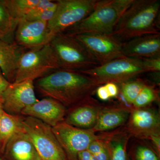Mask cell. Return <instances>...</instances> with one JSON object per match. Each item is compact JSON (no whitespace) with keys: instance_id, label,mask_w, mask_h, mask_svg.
Wrapping results in <instances>:
<instances>
[{"instance_id":"cell-27","label":"cell","mask_w":160,"mask_h":160,"mask_svg":"<svg viewBox=\"0 0 160 160\" xmlns=\"http://www.w3.org/2000/svg\"><path fill=\"white\" fill-rule=\"evenodd\" d=\"M104 138L93 141L87 148L96 160H110L109 149Z\"/></svg>"},{"instance_id":"cell-17","label":"cell","mask_w":160,"mask_h":160,"mask_svg":"<svg viewBox=\"0 0 160 160\" xmlns=\"http://www.w3.org/2000/svg\"><path fill=\"white\" fill-rule=\"evenodd\" d=\"M3 153L6 160H42L24 129L10 139Z\"/></svg>"},{"instance_id":"cell-5","label":"cell","mask_w":160,"mask_h":160,"mask_svg":"<svg viewBox=\"0 0 160 160\" xmlns=\"http://www.w3.org/2000/svg\"><path fill=\"white\" fill-rule=\"evenodd\" d=\"M60 69L49 43L39 49L26 51L20 58L14 83L34 81Z\"/></svg>"},{"instance_id":"cell-8","label":"cell","mask_w":160,"mask_h":160,"mask_svg":"<svg viewBox=\"0 0 160 160\" xmlns=\"http://www.w3.org/2000/svg\"><path fill=\"white\" fill-rule=\"evenodd\" d=\"M23 128L42 160H68L52 128L41 120L26 117Z\"/></svg>"},{"instance_id":"cell-9","label":"cell","mask_w":160,"mask_h":160,"mask_svg":"<svg viewBox=\"0 0 160 160\" xmlns=\"http://www.w3.org/2000/svg\"><path fill=\"white\" fill-rule=\"evenodd\" d=\"M52 128L68 160H78L80 152L86 150L93 141L104 137V134L99 135L92 129L77 128L64 121Z\"/></svg>"},{"instance_id":"cell-1","label":"cell","mask_w":160,"mask_h":160,"mask_svg":"<svg viewBox=\"0 0 160 160\" xmlns=\"http://www.w3.org/2000/svg\"><path fill=\"white\" fill-rule=\"evenodd\" d=\"M99 86L94 80L86 74L64 69L39 79L36 82L41 94L69 109L92 97Z\"/></svg>"},{"instance_id":"cell-25","label":"cell","mask_w":160,"mask_h":160,"mask_svg":"<svg viewBox=\"0 0 160 160\" xmlns=\"http://www.w3.org/2000/svg\"><path fill=\"white\" fill-rule=\"evenodd\" d=\"M146 84L147 83L144 80L135 78L119 84V91L125 101L132 105Z\"/></svg>"},{"instance_id":"cell-12","label":"cell","mask_w":160,"mask_h":160,"mask_svg":"<svg viewBox=\"0 0 160 160\" xmlns=\"http://www.w3.org/2000/svg\"><path fill=\"white\" fill-rule=\"evenodd\" d=\"M33 81L10 83L2 96L3 109L6 113L20 115L28 106L38 102Z\"/></svg>"},{"instance_id":"cell-6","label":"cell","mask_w":160,"mask_h":160,"mask_svg":"<svg viewBox=\"0 0 160 160\" xmlns=\"http://www.w3.org/2000/svg\"><path fill=\"white\" fill-rule=\"evenodd\" d=\"M79 72L92 78L100 86L108 82L119 85L147 72L142 59L123 56Z\"/></svg>"},{"instance_id":"cell-24","label":"cell","mask_w":160,"mask_h":160,"mask_svg":"<svg viewBox=\"0 0 160 160\" xmlns=\"http://www.w3.org/2000/svg\"><path fill=\"white\" fill-rule=\"evenodd\" d=\"M40 0H2L12 16L19 21L25 18Z\"/></svg>"},{"instance_id":"cell-15","label":"cell","mask_w":160,"mask_h":160,"mask_svg":"<svg viewBox=\"0 0 160 160\" xmlns=\"http://www.w3.org/2000/svg\"><path fill=\"white\" fill-rule=\"evenodd\" d=\"M66 112V108L61 103L46 97L27 107L22 114L35 118L53 127L64 121Z\"/></svg>"},{"instance_id":"cell-20","label":"cell","mask_w":160,"mask_h":160,"mask_svg":"<svg viewBox=\"0 0 160 160\" xmlns=\"http://www.w3.org/2000/svg\"><path fill=\"white\" fill-rule=\"evenodd\" d=\"M24 118L3 112L0 117V152L3 153L7 143L14 135L24 130Z\"/></svg>"},{"instance_id":"cell-23","label":"cell","mask_w":160,"mask_h":160,"mask_svg":"<svg viewBox=\"0 0 160 160\" xmlns=\"http://www.w3.org/2000/svg\"><path fill=\"white\" fill-rule=\"evenodd\" d=\"M57 6V1L40 0L37 5L24 19L28 21L48 22L53 16Z\"/></svg>"},{"instance_id":"cell-22","label":"cell","mask_w":160,"mask_h":160,"mask_svg":"<svg viewBox=\"0 0 160 160\" xmlns=\"http://www.w3.org/2000/svg\"><path fill=\"white\" fill-rule=\"evenodd\" d=\"M18 22L0 0V40L14 43L15 32Z\"/></svg>"},{"instance_id":"cell-28","label":"cell","mask_w":160,"mask_h":160,"mask_svg":"<svg viewBox=\"0 0 160 160\" xmlns=\"http://www.w3.org/2000/svg\"><path fill=\"white\" fill-rule=\"evenodd\" d=\"M134 160H160L153 148L146 144H138L135 147L133 152Z\"/></svg>"},{"instance_id":"cell-34","label":"cell","mask_w":160,"mask_h":160,"mask_svg":"<svg viewBox=\"0 0 160 160\" xmlns=\"http://www.w3.org/2000/svg\"><path fill=\"white\" fill-rule=\"evenodd\" d=\"M4 110L3 109V100L2 98H0V117L1 116Z\"/></svg>"},{"instance_id":"cell-21","label":"cell","mask_w":160,"mask_h":160,"mask_svg":"<svg viewBox=\"0 0 160 160\" xmlns=\"http://www.w3.org/2000/svg\"><path fill=\"white\" fill-rule=\"evenodd\" d=\"M130 135L124 129L105 134L109 153L110 160H128L127 146Z\"/></svg>"},{"instance_id":"cell-2","label":"cell","mask_w":160,"mask_h":160,"mask_svg":"<svg viewBox=\"0 0 160 160\" xmlns=\"http://www.w3.org/2000/svg\"><path fill=\"white\" fill-rule=\"evenodd\" d=\"M160 0H133L120 18L112 35L122 43L146 35L159 33Z\"/></svg>"},{"instance_id":"cell-18","label":"cell","mask_w":160,"mask_h":160,"mask_svg":"<svg viewBox=\"0 0 160 160\" xmlns=\"http://www.w3.org/2000/svg\"><path fill=\"white\" fill-rule=\"evenodd\" d=\"M132 109L123 105L103 106L97 122L92 129L96 133L115 129L127 122Z\"/></svg>"},{"instance_id":"cell-33","label":"cell","mask_w":160,"mask_h":160,"mask_svg":"<svg viewBox=\"0 0 160 160\" xmlns=\"http://www.w3.org/2000/svg\"><path fill=\"white\" fill-rule=\"evenodd\" d=\"M78 160H96L88 150H84L78 154Z\"/></svg>"},{"instance_id":"cell-16","label":"cell","mask_w":160,"mask_h":160,"mask_svg":"<svg viewBox=\"0 0 160 160\" xmlns=\"http://www.w3.org/2000/svg\"><path fill=\"white\" fill-rule=\"evenodd\" d=\"M124 56L143 59L160 57V33L146 35L122 43Z\"/></svg>"},{"instance_id":"cell-13","label":"cell","mask_w":160,"mask_h":160,"mask_svg":"<svg viewBox=\"0 0 160 160\" xmlns=\"http://www.w3.org/2000/svg\"><path fill=\"white\" fill-rule=\"evenodd\" d=\"M14 42L26 51L39 49L48 44L47 22L20 20L15 32Z\"/></svg>"},{"instance_id":"cell-11","label":"cell","mask_w":160,"mask_h":160,"mask_svg":"<svg viewBox=\"0 0 160 160\" xmlns=\"http://www.w3.org/2000/svg\"><path fill=\"white\" fill-rule=\"evenodd\" d=\"M125 129L130 137L140 139L149 140L152 137L160 136L159 113L147 107L133 108Z\"/></svg>"},{"instance_id":"cell-3","label":"cell","mask_w":160,"mask_h":160,"mask_svg":"<svg viewBox=\"0 0 160 160\" xmlns=\"http://www.w3.org/2000/svg\"><path fill=\"white\" fill-rule=\"evenodd\" d=\"M133 0H98L92 11L79 22L64 32L75 35L83 33L112 34Z\"/></svg>"},{"instance_id":"cell-32","label":"cell","mask_w":160,"mask_h":160,"mask_svg":"<svg viewBox=\"0 0 160 160\" xmlns=\"http://www.w3.org/2000/svg\"><path fill=\"white\" fill-rule=\"evenodd\" d=\"M10 82H9L2 72H0V98L2 97L3 92L7 88Z\"/></svg>"},{"instance_id":"cell-26","label":"cell","mask_w":160,"mask_h":160,"mask_svg":"<svg viewBox=\"0 0 160 160\" xmlns=\"http://www.w3.org/2000/svg\"><path fill=\"white\" fill-rule=\"evenodd\" d=\"M158 99V92L153 86L146 84L132 103L134 109L145 108Z\"/></svg>"},{"instance_id":"cell-4","label":"cell","mask_w":160,"mask_h":160,"mask_svg":"<svg viewBox=\"0 0 160 160\" xmlns=\"http://www.w3.org/2000/svg\"><path fill=\"white\" fill-rule=\"evenodd\" d=\"M49 43L57 58L60 69L81 72L99 66L73 36L58 33Z\"/></svg>"},{"instance_id":"cell-10","label":"cell","mask_w":160,"mask_h":160,"mask_svg":"<svg viewBox=\"0 0 160 160\" xmlns=\"http://www.w3.org/2000/svg\"><path fill=\"white\" fill-rule=\"evenodd\" d=\"M72 36L86 48L99 66L124 56L122 43L112 34L83 33Z\"/></svg>"},{"instance_id":"cell-29","label":"cell","mask_w":160,"mask_h":160,"mask_svg":"<svg viewBox=\"0 0 160 160\" xmlns=\"http://www.w3.org/2000/svg\"><path fill=\"white\" fill-rule=\"evenodd\" d=\"M142 61L147 72H160V57L143 59Z\"/></svg>"},{"instance_id":"cell-35","label":"cell","mask_w":160,"mask_h":160,"mask_svg":"<svg viewBox=\"0 0 160 160\" xmlns=\"http://www.w3.org/2000/svg\"><path fill=\"white\" fill-rule=\"evenodd\" d=\"M0 160H2L1 159H0Z\"/></svg>"},{"instance_id":"cell-30","label":"cell","mask_w":160,"mask_h":160,"mask_svg":"<svg viewBox=\"0 0 160 160\" xmlns=\"http://www.w3.org/2000/svg\"><path fill=\"white\" fill-rule=\"evenodd\" d=\"M108 90L110 98L117 97L119 94V88L118 84L108 82L104 84Z\"/></svg>"},{"instance_id":"cell-19","label":"cell","mask_w":160,"mask_h":160,"mask_svg":"<svg viewBox=\"0 0 160 160\" xmlns=\"http://www.w3.org/2000/svg\"><path fill=\"white\" fill-rule=\"evenodd\" d=\"M25 51L15 43L0 40V69L10 83L14 82L19 62Z\"/></svg>"},{"instance_id":"cell-31","label":"cell","mask_w":160,"mask_h":160,"mask_svg":"<svg viewBox=\"0 0 160 160\" xmlns=\"http://www.w3.org/2000/svg\"><path fill=\"white\" fill-rule=\"evenodd\" d=\"M98 98L102 101H105L110 99L109 92L105 85L99 86L96 90Z\"/></svg>"},{"instance_id":"cell-7","label":"cell","mask_w":160,"mask_h":160,"mask_svg":"<svg viewBox=\"0 0 160 160\" xmlns=\"http://www.w3.org/2000/svg\"><path fill=\"white\" fill-rule=\"evenodd\" d=\"M98 0H58L53 16L47 22L49 42L58 33L84 19L94 9Z\"/></svg>"},{"instance_id":"cell-14","label":"cell","mask_w":160,"mask_h":160,"mask_svg":"<svg viewBox=\"0 0 160 160\" xmlns=\"http://www.w3.org/2000/svg\"><path fill=\"white\" fill-rule=\"evenodd\" d=\"M103 106L97 100L90 98L67 111L64 121L77 128L92 129L97 122Z\"/></svg>"}]
</instances>
